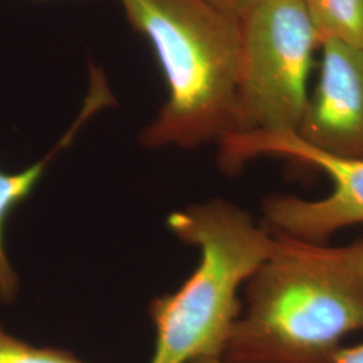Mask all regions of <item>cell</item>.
Listing matches in <instances>:
<instances>
[{"label": "cell", "mask_w": 363, "mask_h": 363, "mask_svg": "<svg viewBox=\"0 0 363 363\" xmlns=\"http://www.w3.org/2000/svg\"><path fill=\"white\" fill-rule=\"evenodd\" d=\"M89 109H82L81 115L78 116L77 121L73 127L67 130L62 140L52 150L50 154L35 162L30 167L22 169L19 172H4L0 169V303L1 304H13L18 298L19 292V277L18 273L13 269L10 259L6 252L4 245V228L7 218L18 208L22 202L34 191L39 181L43 177V172L49 166L50 160L55 154L70 143L79 127L85 123V120L91 116Z\"/></svg>", "instance_id": "obj_7"}, {"label": "cell", "mask_w": 363, "mask_h": 363, "mask_svg": "<svg viewBox=\"0 0 363 363\" xmlns=\"http://www.w3.org/2000/svg\"><path fill=\"white\" fill-rule=\"evenodd\" d=\"M220 167L235 174L249 160L279 156L306 163L325 172L333 189L319 199L272 195L262 211L271 232L298 240L327 242L349 226L363 223V157H342L318 151L294 132L234 135L218 143Z\"/></svg>", "instance_id": "obj_5"}, {"label": "cell", "mask_w": 363, "mask_h": 363, "mask_svg": "<svg viewBox=\"0 0 363 363\" xmlns=\"http://www.w3.org/2000/svg\"><path fill=\"white\" fill-rule=\"evenodd\" d=\"M241 30L237 121L229 136L295 133L319 48L304 0H264L241 19Z\"/></svg>", "instance_id": "obj_4"}, {"label": "cell", "mask_w": 363, "mask_h": 363, "mask_svg": "<svg viewBox=\"0 0 363 363\" xmlns=\"http://www.w3.org/2000/svg\"><path fill=\"white\" fill-rule=\"evenodd\" d=\"M0 363H85L69 351L39 347L9 333L0 323Z\"/></svg>", "instance_id": "obj_9"}, {"label": "cell", "mask_w": 363, "mask_h": 363, "mask_svg": "<svg viewBox=\"0 0 363 363\" xmlns=\"http://www.w3.org/2000/svg\"><path fill=\"white\" fill-rule=\"evenodd\" d=\"M220 363H334L363 330V240L331 247L272 232Z\"/></svg>", "instance_id": "obj_1"}, {"label": "cell", "mask_w": 363, "mask_h": 363, "mask_svg": "<svg viewBox=\"0 0 363 363\" xmlns=\"http://www.w3.org/2000/svg\"><path fill=\"white\" fill-rule=\"evenodd\" d=\"M150 42L167 99L142 130L148 148L193 150L233 133L242 61L241 21L208 0H118Z\"/></svg>", "instance_id": "obj_2"}, {"label": "cell", "mask_w": 363, "mask_h": 363, "mask_svg": "<svg viewBox=\"0 0 363 363\" xmlns=\"http://www.w3.org/2000/svg\"><path fill=\"white\" fill-rule=\"evenodd\" d=\"M167 226L198 249L199 261L178 291L150 304L155 327L150 363L220 359L242 310L238 292L271 253L272 232L225 199L177 210Z\"/></svg>", "instance_id": "obj_3"}, {"label": "cell", "mask_w": 363, "mask_h": 363, "mask_svg": "<svg viewBox=\"0 0 363 363\" xmlns=\"http://www.w3.org/2000/svg\"><path fill=\"white\" fill-rule=\"evenodd\" d=\"M334 363H363V343L352 347H343L337 352Z\"/></svg>", "instance_id": "obj_11"}, {"label": "cell", "mask_w": 363, "mask_h": 363, "mask_svg": "<svg viewBox=\"0 0 363 363\" xmlns=\"http://www.w3.org/2000/svg\"><path fill=\"white\" fill-rule=\"evenodd\" d=\"M319 48V77L295 133L325 154L363 157V50L337 40Z\"/></svg>", "instance_id": "obj_6"}, {"label": "cell", "mask_w": 363, "mask_h": 363, "mask_svg": "<svg viewBox=\"0 0 363 363\" xmlns=\"http://www.w3.org/2000/svg\"><path fill=\"white\" fill-rule=\"evenodd\" d=\"M318 43L337 40L363 50V0H304Z\"/></svg>", "instance_id": "obj_8"}, {"label": "cell", "mask_w": 363, "mask_h": 363, "mask_svg": "<svg viewBox=\"0 0 363 363\" xmlns=\"http://www.w3.org/2000/svg\"><path fill=\"white\" fill-rule=\"evenodd\" d=\"M208 1L222 13H228L235 19L241 21L245 15L250 13L255 7H257L264 0H208Z\"/></svg>", "instance_id": "obj_10"}]
</instances>
